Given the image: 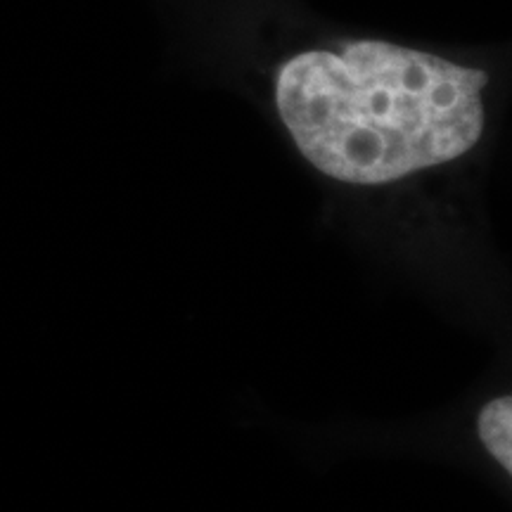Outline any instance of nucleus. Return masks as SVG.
I'll return each instance as SVG.
<instances>
[{
    "instance_id": "obj_1",
    "label": "nucleus",
    "mask_w": 512,
    "mask_h": 512,
    "mask_svg": "<svg viewBox=\"0 0 512 512\" xmlns=\"http://www.w3.org/2000/svg\"><path fill=\"white\" fill-rule=\"evenodd\" d=\"M489 76L384 41L306 50L275 76V107L320 174L387 185L456 162L484 133Z\"/></svg>"
},
{
    "instance_id": "obj_2",
    "label": "nucleus",
    "mask_w": 512,
    "mask_h": 512,
    "mask_svg": "<svg viewBox=\"0 0 512 512\" xmlns=\"http://www.w3.org/2000/svg\"><path fill=\"white\" fill-rule=\"evenodd\" d=\"M477 434L489 456L503 467L512 470V401L510 396L489 401L479 411Z\"/></svg>"
}]
</instances>
